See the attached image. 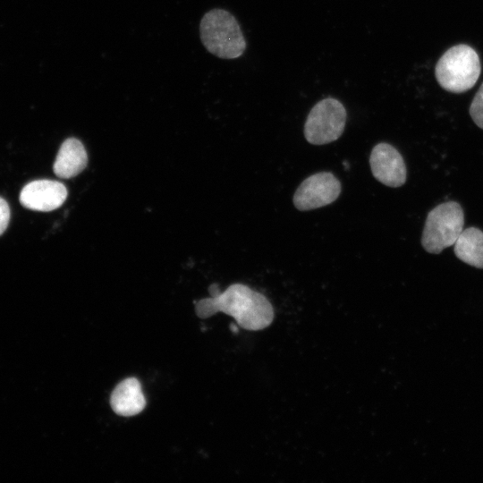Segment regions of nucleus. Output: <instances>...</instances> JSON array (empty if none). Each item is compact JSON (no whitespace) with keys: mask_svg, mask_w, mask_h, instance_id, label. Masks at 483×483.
Returning <instances> with one entry per match:
<instances>
[{"mask_svg":"<svg viewBox=\"0 0 483 483\" xmlns=\"http://www.w3.org/2000/svg\"><path fill=\"white\" fill-rule=\"evenodd\" d=\"M210 297L195 304L198 317L207 318L216 312L232 316L238 325L247 330H260L268 326L274 318V309L269 301L242 284H233L223 292L217 284L209 288Z\"/></svg>","mask_w":483,"mask_h":483,"instance_id":"nucleus-1","label":"nucleus"},{"mask_svg":"<svg viewBox=\"0 0 483 483\" xmlns=\"http://www.w3.org/2000/svg\"><path fill=\"white\" fill-rule=\"evenodd\" d=\"M199 36L205 48L222 59L238 58L247 47L236 18L220 8L212 9L203 15L199 23Z\"/></svg>","mask_w":483,"mask_h":483,"instance_id":"nucleus-2","label":"nucleus"},{"mask_svg":"<svg viewBox=\"0 0 483 483\" xmlns=\"http://www.w3.org/2000/svg\"><path fill=\"white\" fill-rule=\"evenodd\" d=\"M481 71L477 52L468 45L449 48L438 60L435 74L438 84L447 91L462 93L471 89Z\"/></svg>","mask_w":483,"mask_h":483,"instance_id":"nucleus-3","label":"nucleus"},{"mask_svg":"<svg viewBox=\"0 0 483 483\" xmlns=\"http://www.w3.org/2000/svg\"><path fill=\"white\" fill-rule=\"evenodd\" d=\"M463 225L464 214L459 203L447 201L437 205L427 216L421 237L422 247L428 253H440L454 244Z\"/></svg>","mask_w":483,"mask_h":483,"instance_id":"nucleus-4","label":"nucleus"},{"mask_svg":"<svg viewBox=\"0 0 483 483\" xmlns=\"http://www.w3.org/2000/svg\"><path fill=\"white\" fill-rule=\"evenodd\" d=\"M347 113L338 99L326 97L318 101L309 111L304 136L313 145H324L336 140L343 134Z\"/></svg>","mask_w":483,"mask_h":483,"instance_id":"nucleus-5","label":"nucleus"},{"mask_svg":"<svg viewBox=\"0 0 483 483\" xmlns=\"http://www.w3.org/2000/svg\"><path fill=\"white\" fill-rule=\"evenodd\" d=\"M341 193V183L331 173L321 172L306 178L293 195L294 207L301 211L318 208L334 202Z\"/></svg>","mask_w":483,"mask_h":483,"instance_id":"nucleus-6","label":"nucleus"},{"mask_svg":"<svg viewBox=\"0 0 483 483\" xmlns=\"http://www.w3.org/2000/svg\"><path fill=\"white\" fill-rule=\"evenodd\" d=\"M373 176L381 183L397 188L406 182V166L399 151L392 145L381 142L376 145L369 157Z\"/></svg>","mask_w":483,"mask_h":483,"instance_id":"nucleus-7","label":"nucleus"},{"mask_svg":"<svg viewBox=\"0 0 483 483\" xmlns=\"http://www.w3.org/2000/svg\"><path fill=\"white\" fill-rule=\"evenodd\" d=\"M66 198V187L62 182L53 180L30 182L20 193V202L24 208L42 212L60 208Z\"/></svg>","mask_w":483,"mask_h":483,"instance_id":"nucleus-8","label":"nucleus"},{"mask_svg":"<svg viewBox=\"0 0 483 483\" xmlns=\"http://www.w3.org/2000/svg\"><path fill=\"white\" fill-rule=\"evenodd\" d=\"M110 404L120 416L131 417L141 412L146 406V399L139 380L128 377L121 381L111 394Z\"/></svg>","mask_w":483,"mask_h":483,"instance_id":"nucleus-9","label":"nucleus"},{"mask_svg":"<svg viewBox=\"0 0 483 483\" xmlns=\"http://www.w3.org/2000/svg\"><path fill=\"white\" fill-rule=\"evenodd\" d=\"M87 164L88 156L82 143L75 138H69L61 145L53 170L56 176L69 179L81 173Z\"/></svg>","mask_w":483,"mask_h":483,"instance_id":"nucleus-10","label":"nucleus"},{"mask_svg":"<svg viewBox=\"0 0 483 483\" xmlns=\"http://www.w3.org/2000/svg\"><path fill=\"white\" fill-rule=\"evenodd\" d=\"M455 256L464 263L483 268V232L477 227L462 230L453 244Z\"/></svg>","mask_w":483,"mask_h":483,"instance_id":"nucleus-11","label":"nucleus"},{"mask_svg":"<svg viewBox=\"0 0 483 483\" xmlns=\"http://www.w3.org/2000/svg\"><path fill=\"white\" fill-rule=\"evenodd\" d=\"M469 112L475 124L483 129V83L477 91Z\"/></svg>","mask_w":483,"mask_h":483,"instance_id":"nucleus-12","label":"nucleus"},{"mask_svg":"<svg viewBox=\"0 0 483 483\" xmlns=\"http://www.w3.org/2000/svg\"><path fill=\"white\" fill-rule=\"evenodd\" d=\"M10 221V208L7 202L0 197V235L6 230Z\"/></svg>","mask_w":483,"mask_h":483,"instance_id":"nucleus-13","label":"nucleus"}]
</instances>
